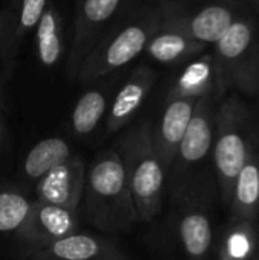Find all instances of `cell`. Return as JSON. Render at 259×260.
<instances>
[{"mask_svg":"<svg viewBox=\"0 0 259 260\" xmlns=\"http://www.w3.org/2000/svg\"><path fill=\"white\" fill-rule=\"evenodd\" d=\"M107 110V96L102 90L95 88L85 91L76 102L72 111V129L76 136H90L99 122L102 120Z\"/></svg>","mask_w":259,"mask_h":260,"instance_id":"19","label":"cell"},{"mask_svg":"<svg viewBox=\"0 0 259 260\" xmlns=\"http://www.w3.org/2000/svg\"><path fill=\"white\" fill-rule=\"evenodd\" d=\"M9 40H11V21L8 18V14L0 5V56L3 53L8 55Z\"/></svg>","mask_w":259,"mask_h":260,"instance_id":"24","label":"cell"},{"mask_svg":"<svg viewBox=\"0 0 259 260\" xmlns=\"http://www.w3.org/2000/svg\"><path fill=\"white\" fill-rule=\"evenodd\" d=\"M127 174L139 222H151L163 207L166 172L154 149L153 123L142 122L114 146Z\"/></svg>","mask_w":259,"mask_h":260,"instance_id":"3","label":"cell"},{"mask_svg":"<svg viewBox=\"0 0 259 260\" xmlns=\"http://www.w3.org/2000/svg\"><path fill=\"white\" fill-rule=\"evenodd\" d=\"M85 171L87 163L81 157L72 155L67 161L37 180V201L78 212L84 190Z\"/></svg>","mask_w":259,"mask_h":260,"instance_id":"9","label":"cell"},{"mask_svg":"<svg viewBox=\"0 0 259 260\" xmlns=\"http://www.w3.org/2000/svg\"><path fill=\"white\" fill-rule=\"evenodd\" d=\"M235 18L237 15L231 6L214 3L203 6L191 15L168 11L166 15L162 14V24L183 32L188 37L208 46L215 44L232 26Z\"/></svg>","mask_w":259,"mask_h":260,"instance_id":"12","label":"cell"},{"mask_svg":"<svg viewBox=\"0 0 259 260\" xmlns=\"http://www.w3.org/2000/svg\"><path fill=\"white\" fill-rule=\"evenodd\" d=\"M2 101H0V140H2V134H3V116H2Z\"/></svg>","mask_w":259,"mask_h":260,"instance_id":"25","label":"cell"},{"mask_svg":"<svg viewBox=\"0 0 259 260\" xmlns=\"http://www.w3.org/2000/svg\"><path fill=\"white\" fill-rule=\"evenodd\" d=\"M203 200L205 190H200L179 203L183 209L177 222V230L188 260H206L212 248L214 230Z\"/></svg>","mask_w":259,"mask_h":260,"instance_id":"11","label":"cell"},{"mask_svg":"<svg viewBox=\"0 0 259 260\" xmlns=\"http://www.w3.org/2000/svg\"><path fill=\"white\" fill-rule=\"evenodd\" d=\"M72 157L69 143L61 137H47L40 140L27 152L23 161V175L27 180H40L44 174L67 161Z\"/></svg>","mask_w":259,"mask_h":260,"instance_id":"18","label":"cell"},{"mask_svg":"<svg viewBox=\"0 0 259 260\" xmlns=\"http://www.w3.org/2000/svg\"><path fill=\"white\" fill-rule=\"evenodd\" d=\"M231 222L253 224L259 215V140L240 171L231 198Z\"/></svg>","mask_w":259,"mask_h":260,"instance_id":"16","label":"cell"},{"mask_svg":"<svg viewBox=\"0 0 259 260\" xmlns=\"http://www.w3.org/2000/svg\"><path fill=\"white\" fill-rule=\"evenodd\" d=\"M218 99L217 96H205L195 102L189 125L166 174L165 190L174 204L206 189L200 175L208 158L212 157Z\"/></svg>","mask_w":259,"mask_h":260,"instance_id":"5","label":"cell"},{"mask_svg":"<svg viewBox=\"0 0 259 260\" xmlns=\"http://www.w3.org/2000/svg\"><path fill=\"white\" fill-rule=\"evenodd\" d=\"M24 260H131L107 238L73 233L47 247L24 253Z\"/></svg>","mask_w":259,"mask_h":260,"instance_id":"10","label":"cell"},{"mask_svg":"<svg viewBox=\"0 0 259 260\" xmlns=\"http://www.w3.org/2000/svg\"><path fill=\"white\" fill-rule=\"evenodd\" d=\"M160 23V11L151 8H130L87 55L78 70L76 79L92 82L136 59L159 30Z\"/></svg>","mask_w":259,"mask_h":260,"instance_id":"4","label":"cell"},{"mask_svg":"<svg viewBox=\"0 0 259 260\" xmlns=\"http://www.w3.org/2000/svg\"><path fill=\"white\" fill-rule=\"evenodd\" d=\"M78 212L90 225L108 235L128 232L139 224L125 168L114 148L101 151L87 166Z\"/></svg>","mask_w":259,"mask_h":260,"instance_id":"1","label":"cell"},{"mask_svg":"<svg viewBox=\"0 0 259 260\" xmlns=\"http://www.w3.org/2000/svg\"><path fill=\"white\" fill-rule=\"evenodd\" d=\"M133 0H82L76 18L75 32L69 56V73L76 78L78 70L87 55L99 40L124 17Z\"/></svg>","mask_w":259,"mask_h":260,"instance_id":"7","label":"cell"},{"mask_svg":"<svg viewBox=\"0 0 259 260\" xmlns=\"http://www.w3.org/2000/svg\"><path fill=\"white\" fill-rule=\"evenodd\" d=\"M224 93L221 90L218 73L212 53H206L194 61H191L186 69L176 79L166 99H200L205 96L221 98Z\"/></svg>","mask_w":259,"mask_h":260,"instance_id":"15","label":"cell"},{"mask_svg":"<svg viewBox=\"0 0 259 260\" xmlns=\"http://www.w3.org/2000/svg\"><path fill=\"white\" fill-rule=\"evenodd\" d=\"M205 49L206 44L160 23L159 30L153 35L145 50L148 58H151L153 61L162 64H174L189 61L202 55Z\"/></svg>","mask_w":259,"mask_h":260,"instance_id":"17","label":"cell"},{"mask_svg":"<svg viewBox=\"0 0 259 260\" xmlns=\"http://www.w3.org/2000/svg\"><path fill=\"white\" fill-rule=\"evenodd\" d=\"M247 2H250L252 5H255V6L259 9V0H247Z\"/></svg>","mask_w":259,"mask_h":260,"instance_id":"26","label":"cell"},{"mask_svg":"<svg viewBox=\"0 0 259 260\" xmlns=\"http://www.w3.org/2000/svg\"><path fill=\"white\" fill-rule=\"evenodd\" d=\"M46 6H47V0H20L18 2L17 21L11 29V40H9L8 58H6L8 61L14 59L23 35L29 29L38 24Z\"/></svg>","mask_w":259,"mask_h":260,"instance_id":"22","label":"cell"},{"mask_svg":"<svg viewBox=\"0 0 259 260\" xmlns=\"http://www.w3.org/2000/svg\"><path fill=\"white\" fill-rule=\"evenodd\" d=\"M78 229V212L35 200L32 201L27 218L14 236L20 242L23 251L29 253L47 247L60 239H64L76 233Z\"/></svg>","mask_w":259,"mask_h":260,"instance_id":"8","label":"cell"},{"mask_svg":"<svg viewBox=\"0 0 259 260\" xmlns=\"http://www.w3.org/2000/svg\"><path fill=\"white\" fill-rule=\"evenodd\" d=\"M194 99H166V107L162 114V119L157 126H153V143L154 149L168 174L179 145L185 136V131L189 125V120L195 107Z\"/></svg>","mask_w":259,"mask_h":260,"instance_id":"13","label":"cell"},{"mask_svg":"<svg viewBox=\"0 0 259 260\" xmlns=\"http://www.w3.org/2000/svg\"><path fill=\"white\" fill-rule=\"evenodd\" d=\"M214 61L223 93L235 88L259 96V30L250 17H237L214 44Z\"/></svg>","mask_w":259,"mask_h":260,"instance_id":"6","label":"cell"},{"mask_svg":"<svg viewBox=\"0 0 259 260\" xmlns=\"http://www.w3.org/2000/svg\"><path fill=\"white\" fill-rule=\"evenodd\" d=\"M237 229L231 232L224 241L223 254L227 260H246L250 256L252 248V224L232 222Z\"/></svg>","mask_w":259,"mask_h":260,"instance_id":"23","label":"cell"},{"mask_svg":"<svg viewBox=\"0 0 259 260\" xmlns=\"http://www.w3.org/2000/svg\"><path fill=\"white\" fill-rule=\"evenodd\" d=\"M259 140L256 125L249 107L237 96L218 104L212 145V165L221 201L231 204L234 183Z\"/></svg>","mask_w":259,"mask_h":260,"instance_id":"2","label":"cell"},{"mask_svg":"<svg viewBox=\"0 0 259 260\" xmlns=\"http://www.w3.org/2000/svg\"><path fill=\"white\" fill-rule=\"evenodd\" d=\"M32 201L15 189L0 190V236L15 235L27 218Z\"/></svg>","mask_w":259,"mask_h":260,"instance_id":"21","label":"cell"},{"mask_svg":"<svg viewBox=\"0 0 259 260\" xmlns=\"http://www.w3.org/2000/svg\"><path fill=\"white\" fill-rule=\"evenodd\" d=\"M37 52L44 66H53L58 62L63 44L60 35V20L55 6L50 3L46 6L37 27Z\"/></svg>","mask_w":259,"mask_h":260,"instance_id":"20","label":"cell"},{"mask_svg":"<svg viewBox=\"0 0 259 260\" xmlns=\"http://www.w3.org/2000/svg\"><path fill=\"white\" fill-rule=\"evenodd\" d=\"M156 81V72L147 64L133 70L130 78L121 87L110 107L107 117V133L113 134L122 129L139 111Z\"/></svg>","mask_w":259,"mask_h":260,"instance_id":"14","label":"cell"}]
</instances>
